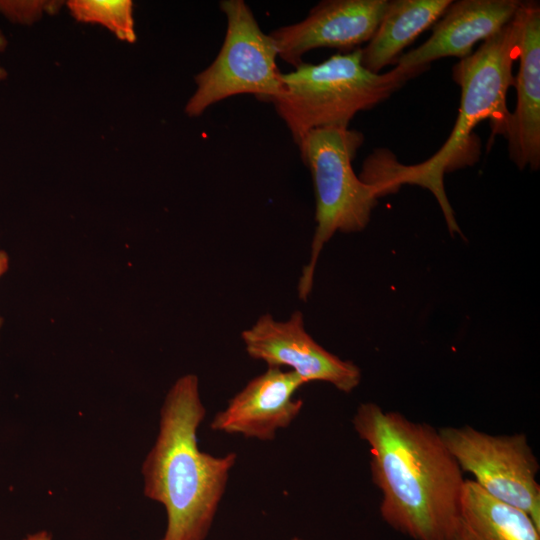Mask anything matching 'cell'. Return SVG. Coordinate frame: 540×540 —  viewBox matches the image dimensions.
<instances>
[{"label": "cell", "mask_w": 540, "mask_h": 540, "mask_svg": "<svg viewBox=\"0 0 540 540\" xmlns=\"http://www.w3.org/2000/svg\"><path fill=\"white\" fill-rule=\"evenodd\" d=\"M352 424L369 446L382 520L412 540H448L466 480L439 431L372 402Z\"/></svg>", "instance_id": "1"}, {"label": "cell", "mask_w": 540, "mask_h": 540, "mask_svg": "<svg viewBox=\"0 0 540 540\" xmlns=\"http://www.w3.org/2000/svg\"><path fill=\"white\" fill-rule=\"evenodd\" d=\"M205 415L197 376L180 377L166 395L159 433L142 465L145 496L167 514L160 540H206L236 463L234 452L213 456L199 449Z\"/></svg>", "instance_id": "2"}, {"label": "cell", "mask_w": 540, "mask_h": 540, "mask_svg": "<svg viewBox=\"0 0 540 540\" xmlns=\"http://www.w3.org/2000/svg\"><path fill=\"white\" fill-rule=\"evenodd\" d=\"M520 26L518 10L499 33L485 40L476 51L453 66L452 78L461 88L460 107L449 137L436 153L416 165L406 166L395 162L385 172H372L374 181L388 193L402 184L419 185L430 190L442 209L451 233L461 234V230L445 193L443 177L467 147L471 132L481 121L489 120L492 135L506 138L511 117L506 96L513 84L512 68L517 59Z\"/></svg>", "instance_id": "3"}, {"label": "cell", "mask_w": 540, "mask_h": 540, "mask_svg": "<svg viewBox=\"0 0 540 540\" xmlns=\"http://www.w3.org/2000/svg\"><path fill=\"white\" fill-rule=\"evenodd\" d=\"M418 70L398 67L373 73L361 63V48L337 53L319 64L302 62L282 73L283 94L273 102L294 143L309 131L348 127L354 116L387 100Z\"/></svg>", "instance_id": "4"}, {"label": "cell", "mask_w": 540, "mask_h": 540, "mask_svg": "<svg viewBox=\"0 0 540 540\" xmlns=\"http://www.w3.org/2000/svg\"><path fill=\"white\" fill-rule=\"evenodd\" d=\"M364 136L348 127H325L309 131L296 144L313 180L316 197V229L310 259L303 268L298 294L306 300L312 289L314 271L326 242L338 231L356 232L368 224L381 197L378 189L365 183L352 161Z\"/></svg>", "instance_id": "5"}, {"label": "cell", "mask_w": 540, "mask_h": 540, "mask_svg": "<svg viewBox=\"0 0 540 540\" xmlns=\"http://www.w3.org/2000/svg\"><path fill=\"white\" fill-rule=\"evenodd\" d=\"M220 9L227 22L224 41L213 62L194 77L196 90L185 106L189 117L239 94L273 104L284 91L275 42L261 30L248 4L223 0Z\"/></svg>", "instance_id": "6"}, {"label": "cell", "mask_w": 540, "mask_h": 540, "mask_svg": "<svg viewBox=\"0 0 540 540\" xmlns=\"http://www.w3.org/2000/svg\"><path fill=\"white\" fill-rule=\"evenodd\" d=\"M462 472L494 499L521 510L540 528L539 462L523 433L492 435L471 426L438 430Z\"/></svg>", "instance_id": "7"}, {"label": "cell", "mask_w": 540, "mask_h": 540, "mask_svg": "<svg viewBox=\"0 0 540 540\" xmlns=\"http://www.w3.org/2000/svg\"><path fill=\"white\" fill-rule=\"evenodd\" d=\"M241 336L251 358L264 361L268 367H289L305 383L323 381L345 393L360 383L359 367L319 345L306 331L300 311L287 321L262 315Z\"/></svg>", "instance_id": "8"}, {"label": "cell", "mask_w": 540, "mask_h": 540, "mask_svg": "<svg viewBox=\"0 0 540 540\" xmlns=\"http://www.w3.org/2000/svg\"><path fill=\"white\" fill-rule=\"evenodd\" d=\"M389 0H325L301 21L274 29L269 35L278 57L297 67L303 56L316 48H335L342 53L367 43L378 27Z\"/></svg>", "instance_id": "9"}, {"label": "cell", "mask_w": 540, "mask_h": 540, "mask_svg": "<svg viewBox=\"0 0 540 540\" xmlns=\"http://www.w3.org/2000/svg\"><path fill=\"white\" fill-rule=\"evenodd\" d=\"M304 384L293 371L268 367L229 400L210 427L246 438L273 440L276 432L288 427L300 413L303 401L295 399L294 394Z\"/></svg>", "instance_id": "10"}, {"label": "cell", "mask_w": 540, "mask_h": 540, "mask_svg": "<svg viewBox=\"0 0 540 540\" xmlns=\"http://www.w3.org/2000/svg\"><path fill=\"white\" fill-rule=\"evenodd\" d=\"M520 4L519 0L452 1L433 25L430 37L403 53L396 67L424 72L435 60L468 57L477 43L499 33L515 17Z\"/></svg>", "instance_id": "11"}, {"label": "cell", "mask_w": 540, "mask_h": 540, "mask_svg": "<svg viewBox=\"0 0 540 540\" xmlns=\"http://www.w3.org/2000/svg\"><path fill=\"white\" fill-rule=\"evenodd\" d=\"M517 44L519 69L513 79L517 102L506 140L510 159L523 170L540 166V4L521 1Z\"/></svg>", "instance_id": "12"}, {"label": "cell", "mask_w": 540, "mask_h": 540, "mask_svg": "<svg viewBox=\"0 0 540 540\" xmlns=\"http://www.w3.org/2000/svg\"><path fill=\"white\" fill-rule=\"evenodd\" d=\"M451 0H389L367 45L361 63L373 73L395 64L403 50L444 14Z\"/></svg>", "instance_id": "13"}, {"label": "cell", "mask_w": 540, "mask_h": 540, "mask_svg": "<svg viewBox=\"0 0 540 540\" xmlns=\"http://www.w3.org/2000/svg\"><path fill=\"white\" fill-rule=\"evenodd\" d=\"M448 540H540V528L521 510L466 480L459 514Z\"/></svg>", "instance_id": "14"}, {"label": "cell", "mask_w": 540, "mask_h": 540, "mask_svg": "<svg viewBox=\"0 0 540 540\" xmlns=\"http://www.w3.org/2000/svg\"><path fill=\"white\" fill-rule=\"evenodd\" d=\"M67 6L77 21L100 24L122 41H136L132 1L71 0Z\"/></svg>", "instance_id": "15"}, {"label": "cell", "mask_w": 540, "mask_h": 540, "mask_svg": "<svg viewBox=\"0 0 540 540\" xmlns=\"http://www.w3.org/2000/svg\"><path fill=\"white\" fill-rule=\"evenodd\" d=\"M53 4V3H52ZM43 1H0V13L9 21L31 24L39 20L43 10L52 5Z\"/></svg>", "instance_id": "16"}, {"label": "cell", "mask_w": 540, "mask_h": 540, "mask_svg": "<svg viewBox=\"0 0 540 540\" xmlns=\"http://www.w3.org/2000/svg\"><path fill=\"white\" fill-rule=\"evenodd\" d=\"M9 267V258L5 251L0 249V277L8 270ZM3 324V319L0 316V329Z\"/></svg>", "instance_id": "17"}, {"label": "cell", "mask_w": 540, "mask_h": 540, "mask_svg": "<svg viewBox=\"0 0 540 540\" xmlns=\"http://www.w3.org/2000/svg\"><path fill=\"white\" fill-rule=\"evenodd\" d=\"M23 540H53L52 536L45 530H41L26 536Z\"/></svg>", "instance_id": "18"}, {"label": "cell", "mask_w": 540, "mask_h": 540, "mask_svg": "<svg viewBox=\"0 0 540 540\" xmlns=\"http://www.w3.org/2000/svg\"><path fill=\"white\" fill-rule=\"evenodd\" d=\"M8 45V41L6 36L3 34V32L0 30V52H3Z\"/></svg>", "instance_id": "19"}, {"label": "cell", "mask_w": 540, "mask_h": 540, "mask_svg": "<svg viewBox=\"0 0 540 540\" xmlns=\"http://www.w3.org/2000/svg\"><path fill=\"white\" fill-rule=\"evenodd\" d=\"M6 77H7V71L3 67H0V81L6 79Z\"/></svg>", "instance_id": "20"}, {"label": "cell", "mask_w": 540, "mask_h": 540, "mask_svg": "<svg viewBox=\"0 0 540 540\" xmlns=\"http://www.w3.org/2000/svg\"><path fill=\"white\" fill-rule=\"evenodd\" d=\"M292 540H299V539H298V538H294V539H292Z\"/></svg>", "instance_id": "21"}]
</instances>
